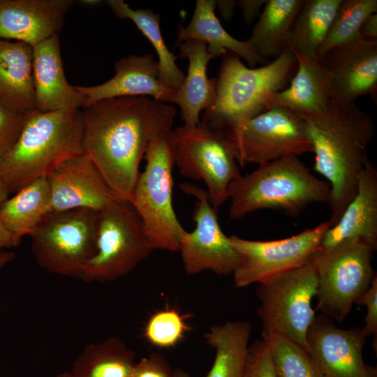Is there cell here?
<instances>
[{"label":"cell","mask_w":377,"mask_h":377,"mask_svg":"<svg viewBox=\"0 0 377 377\" xmlns=\"http://www.w3.org/2000/svg\"><path fill=\"white\" fill-rule=\"evenodd\" d=\"M82 109L83 153L114 193L130 202L148 145L172 130L175 108L148 96H121Z\"/></svg>","instance_id":"cell-1"},{"label":"cell","mask_w":377,"mask_h":377,"mask_svg":"<svg viewBox=\"0 0 377 377\" xmlns=\"http://www.w3.org/2000/svg\"><path fill=\"white\" fill-rule=\"evenodd\" d=\"M298 115L315 155L313 170L330 186L331 227L356 193L360 174L369 161L367 148L374 134V123L355 103L332 99L319 113Z\"/></svg>","instance_id":"cell-2"},{"label":"cell","mask_w":377,"mask_h":377,"mask_svg":"<svg viewBox=\"0 0 377 377\" xmlns=\"http://www.w3.org/2000/svg\"><path fill=\"white\" fill-rule=\"evenodd\" d=\"M80 109L25 114L20 135L0 163V178L9 193L46 176L56 166L83 153Z\"/></svg>","instance_id":"cell-3"},{"label":"cell","mask_w":377,"mask_h":377,"mask_svg":"<svg viewBox=\"0 0 377 377\" xmlns=\"http://www.w3.org/2000/svg\"><path fill=\"white\" fill-rule=\"evenodd\" d=\"M297 69L293 52L286 48L272 61L252 68L228 52L216 82V100L200 123L216 130L233 131L267 109L270 97L286 89Z\"/></svg>","instance_id":"cell-4"},{"label":"cell","mask_w":377,"mask_h":377,"mask_svg":"<svg viewBox=\"0 0 377 377\" xmlns=\"http://www.w3.org/2000/svg\"><path fill=\"white\" fill-rule=\"evenodd\" d=\"M228 188L229 216L237 220L260 209H279L297 215L309 205L327 202L330 186L313 175L298 157L258 165Z\"/></svg>","instance_id":"cell-5"},{"label":"cell","mask_w":377,"mask_h":377,"mask_svg":"<svg viewBox=\"0 0 377 377\" xmlns=\"http://www.w3.org/2000/svg\"><path fill=\"white\" fill-rule=\"evenodd\" d=\"M171 131L152 139L145 170L140 172L130 203L138 214L153 249L179 251L186 230L172 204L175 165Z\"/></svg>","instance_id":"cell-6"},{"label":"cell","mask_w":377,"mask_h":377,"mask_svg":"<svg viewBox=\"0 0 377 377\" xmlns=\"http://www.w3.org/2000/svg\"><path fill=\"white\" fill-rule=\"evenodd\" d=\"M376 250L360 239L318 249L310 257L317 276L316 309L342 322L376 277L371 260Z\"/></svg>","instance_id":"cell-7"},{"label":"cell","mask_w":377,"mask_h":377,"mask_svg":"<svg viewBox=\"0 0 377 377\" xmlns=\"http://www.w3.org/2000/svg\"><path fill=\"white\" fill-rule=\"evenodd\" d=\"M317 283L309 261L260 282L256 296L261 336L278 335L306 350V334L316 318L311 302Z\"/></svg>","instance_id":"cell-8"},{"label":"cell","mask_w":377,"mask_h":377,"mask_svg":"<svg viewBox=\"0 0 377 377\" xmlns=\"http://www.w3.org/2000/svg\"><path fill=\"white\" fill-rule=\"evenodd\" d=\"M154 251L132 205L122 200L98 212L96 251L80 276L85 282L124 276Z\"/></svg>","instance_id":"cell-9"},{"label":"cell","mask_w":377,"mask_h":377,"mask_svg":"<svg viewBox=\"0 0 377 377\" xmlns=\"http://www.w3.org/2000/svg\"><path fill=\"white\" fill-rule=\"evenodd\" d=\"M175 164L185 177L202 180L217 212L228 200V188L241 175L233 143L226 131L200 122L171 131Z\"/></svg>","instance_id":"cell-10"},{"label":"cell","mask_w":377,"mask_h":377,"mask_svg":"<svg viewBox=\"0 0 377 377\" xmlns=\"http://www.w3.org/2000/svg\"><path fill=\"white\" fill-rule=\"evenodd\" d=\"M98 213L77 208L48 214L30 236L37 263L52 274L80 278L96 251Z\"/></svg>","instance_id":"cell-11"},{"label":"cell","mask_w":377,"mask_h":377,"mask_svg":"<svg viewBox=\"0 0 377 377\" xmlns=\"http://www.w3.org/2000/svg\"><path fill=\"white\" fill-rule=\"evenodd\" d=\"M227 132L240 166L312 153L302 118L282 106H272Z\"/></svg>","instance_id":"cell-12"},{"label":"cell","mask_w":377,"mask_h":377,"mask_svg":"<svg viewBox=\"0 0 377 377\" xmlns=\"http://www.w3.org/2000/svg\"><path fill=\"white\" fill-rule=\"evenodd\" d=\"M328 221L293 236L277 240L256 241L229 237L239 256L232 274L235 288L247 287L308 263L319 249Z\"/></svg>","instance_id":"cell-13"},{"label":"cell","mask_w":377,"mask_h":377,"mask_svg":"<svg viewBox=\"0 0 377 377\" xmlns=\"http://www.w3.org/2000/svg\"><path fill=\"white\" fill-rule=\"evenodd\" d=\"M179 186L195 198L193 212L195 228L186 232L179 247L186 273L194 275L211 271L221 276L232 274L239 256L221 230L207 191L190 183H182Z\"/></svg>","instance_id":"cell-14"},{"label":"cell","mask_w":377,"mask_h":377,"mask_svg":"<svg viewBox=\"0 0 377 377\" xmlns=\"http://www.w3.org/2000/svg\"><path fill=\"white\" fill-rule=\"evenodd\" d=\"M366 341L362 328L342 329L320 315L307 332L306 350L322 377H377L363 359Z\"/></svg>","instance_id":"cell-15"},{"label":"cell","mask_w":377,"mask_h":377,"mask_svg":"<svg viewBox=\"0 0 377 377\" xmlns=\"http://www.w3.org/2000/svg\"><path fill=\"white\" fill-rule=\"evenodd\" d=\"M46 178L53 211L86 208L100 212L123 200L84 153L63 161Z\"/></svg>","instance_id":"cell-16"},{"label":"cell","mask_w":377,"mask_h":377,"mask_svg":"<svg viewBox=\"0 0 377 377\" xmlns=\"http://www.w3.org/2000/svg\"><path fill=\"white\" fill-rule=\"evenodd\" d=\"M320 61L329 74L332 100L353 103L363 95L376 97L377 40L360 38L330 50Z\"/></svg>","instance_id":"cell-17"},{"label":"cell","mask_w":377,"mask_h":377,"mask_svg":"<svg viewBox=\"0 0 377 377\" xmlns=\"http://www.w3.org/2000/svg\"><path fill=\"white\" fill-rule=\"evenodd\" d=\"M73 0H0V40L32 47L58 35Z\"/></svg>","instance_id":"cell-18"},{"label":"cell","mask_w":377,"mask_h":377,"mask_svg":"<svg viewBox=\"0 0 377 377\" xmlns=\"http://www.w3.org/2000/svg\"><path fill=\"white\" fill-rule=\"evenodd\" d=\"M114 71L111 79L101 84L76 86L86 98V106L121 96H148L163 103H173L176 91L158 80V61L151 54L123 57L115 64Z\"/></svg>","instance_id":"cell-19"},{"label":"cell","mask_w":377,"mask_h":377,"mask_svg":"<svg viewBox=\"0 0 377 377\" xmlns=\"http://www.w3.org/2000/svg\"><path fill=\"white\" fill-rule=\"evenodd\" d=\"M32 48L36 110L52 112L84 108V96L66 78L59 36L54 35Z\"/></svg>","instance_id":"cell-20"},{"label":"cell","mask_w":377,"mask_h":377,"mask_svg":"<svg viewBox=\"0 0 377 377\" xmlns=\"http://www.w3.org/2000/svg\"><path fill=\"white\" fill-rule=\"evenodd\" d=\"M360 239L377 249V169L370 161L362 171L357 189L339 221L324 232L319 249L349 239Z\"/></svg>","instance_id":"cell-21"},{"label":"cell","mask_w":377,"mask_h":377,"mask_svg":"<svg viewBox=\"0 0 377 377\" xmlns=\"http://www.w3.org/2000/svg\"><path fill=\"white\" fill-rule=\"evenodd\" d=\"M179 57L188 60V68L173 103L179 106L184 125L195 126L200 122L201 111L209 110L216 100V79L207 77V67L216 57L207 51L205 42L198 40L180 43Z\"/></svg>","instance_id":"cell-22"},{"label":"cell","mask_w":377,"mask_h":377,"mask_svg":"<svg viewBox=\"0 0 377 377\" xmlns=\"http://www.w3.org/2000/svg\"><path fill=\"white\" fill-rule=\"evenodd\" d=\"M293 54L297 69L290 85L270 97L267 109L279 105L301 115L319 113L332 101L328 72L321 61Z\"/></svg>","instance_id":"cell-23"},{"label":"cell","mask_w":377,"mask_h":377,"mask_svg":"<svg viewBox=\"0 0 377 377\" xmlns=\"http://www.w3.org/2000/svg\"><path fill=\"white\" fill-rule=\"evenodd\" d=\"M0 106L27 114L36 110L33 48L0 40Z\"/></svg>","instance_id":"cell-24"},{"label":"cell","mask_w":377,"mask_h":377,"mask_svg":"<svg viewBox=\"0 0 377 377\" xmlns=\"http://www.w3.org/2000/svg\"><path fill=\"white\" fill-rule=\"evenodd\" d=\"M216 1L197 0L193 17L186 27H182L177 43L186 40H198L207 44V51L216 57L228 50L243 58L251 67L265 64L263 59L253 50L248 40L242 41L232 36L221 24L215 15Z\"/></svg>","instance_id":"cell-25"},{"label":"cell","mask_w":377,"mask_h":377,"mask_svg":"<svg viewBox=\"0 0 377 377\" xmlns=\"http://www.w3.org/2000/svg\"><path fill=\"white\" fill-rule=\"evenodd\" d=\"M53 212L46 176L29 183L0 208V221L10 232L15 246L31 236L43 219Z\"/></svg>","instance_id":"cell-26"},{"label":"cell","mask_w":377,"mask_h":377,"mask_svg":"<svg viewBox=\"0 0 377 377\" xmlns=\"http://www.w3.org/2000/svg\"><path fill=\"white\" fill-rule=\"evenodd\" d=\"M251 330L247 321H227L209 328L205 339L215 357L206 377L242 376Z\"/></svg>","instance_id":"cell-27"},{"label":"cell","mask_w":377,"mask_h":377,"mask_svg":"<svg viewBox=\"0 0 377 377\" xmlns=\"http://www.w3.org/2000/svg\"><path fill=\"white\" fill-rule=\"evenodd\" d=\"M303 0H267L248 40L261 58L276 59L286 49L285 43Z\"/></svg>","instance_id":"cell-28"},{"label":"cell","mask_w":377,"mask_h":377,"mask_svg":"<svg viewBox=\"0 0 377 377\" xmlns=\"http://www.w3.org/2000/svg\"><path fill=\"white\" fill-rule=\"evenodd\" d=\"M341 0H307L297 15L286 40V48L317 59Z\"/></svg>","instance_id":"cell-29"},{"label":"cell","mask_w":377,"mask_h":377,"mask_svg":"<svg viewBox=\"0 0 377 377\" xmlns=\"http://www.w3.org/2000/svg\"><path fill=\"white\" fill-rule=\"evenodd\" d=\"M106 2L117 17L131 20L151 42L158 57V80L170 89H179L186 75L177 66V57L168 50L163 38L160 15L149 8L132 9L122 0Z\"/></svg>","instance_id":"cell-30"},{"label":"cell","mask_w":377,"mask_h":377,"mask_svg":"<svg viewBox=\"0 0 377 377\" xmlns=\"http://www.w3.org/2000/svg\"><path fill=\"white\" fill-rule=\"evenodd\" d=\"M135 353L117 337L86 346L73 362L75 377H129Z\"/></svg>","instance_id":"cell-31"},{"label":"cell","mask_w":377,"mask_h":377,"mask_svg":"<svg viewBox=\"0 0 377 377\" xmlns=\"http://www.w3.org/2000/svg\"><path fill=\"white\" fill-rule=\"evenodd\" d=\"M376 12V0H341L326 38L317 52V59L320 60L334 48L360 39L363 22Z\"/></svg>","instance_id":"cell-32"},{"label":"cell","mask_w":377,"mask_h":377,"mask_svg":"<svg viewBox=\"0 0 377 377\" xmlns=\"http://www.w3.org/2000/svg\"><path fill=\"white\" fill-rule=\"evenodd\" d=\"M277 377H322L306 350L278 335L261 336Z\"/></svg>","instance_id":"cell-33"},{"label":"cell","mask_w":377,"mask_h":377,"mask_svg":"<svg viewBox=\"0 0 377 377\" xmlns=\"http://www.w3.org/2000/svg\"><path fill=\"white\" fill-rule=\"evenodd\" d=\"M188 330L183 316L173 309L154 313L147 322L144 337L153 346L167 348L176 346Z\"/></svg>","instance_id":"cell-34"},{"label":"cell","mask_w":377,"mask_h":377,"mask_svg":"<svg viewBox=\"0 0 377 377\" xmlns=\"http://www.w3.org/2000/svg\"><path fill=\"white\" fill-rule=\"evenodd\" d=\"M242 377H277L264 339L256 340L249 346Z\"/></svg>","instance_id":"cell-35"},{"label":"cell","mask_w":377,"mask_h":377,"mask_svg":"<svg viewBox=\"0 0 377 377\" xmlns=\"http://www.w3.org/2000/svg\"><path fill=\"white\" fill-rule=\"evenodd\" d=\"M24 116L0 106V163L17 141Z\"/></svg>","instance_id":"cell-36"},{"label":"cell","mask_w":377,"mask_h":377,"mask_svg":"<svg viewBox=\"0 0 377 377\" xmlns=\"http://www.w3.org/2000/svg\"><path fill=\"white\" fill-rule=\"evenodd\" d=\"M172 372L161 355L153 353L135 362L129 377H172Z\"/></svg>","instance_id":"cell-37"},{"label":"cell","mask_w":377,"mask_h":377,"mask_svg":"<svg viewBox=\"0 0 377 377\" xmlns=\"http://www.w3.org/2000/svg\"><path fill=\"white\" fill-rule=\"evenodd\" d=\"M355 304H363L367 307L365 325L362 328L367 337L377 333V276L369 288L357 300Z\"/></svg>","instance_id":"cell-38"},{"label":"cell","mask_w":377,"mask_h":377,"mask_svg":"<svg viewBox=\"0 0 377 377\" xmlns=\"http://www.w3.org/2000/svg\"><path fill=\"white\" fill-rule=\"evenodd\" d=\"M267 0H239L237 1L242 10V16L246 24H251L259 14L261 7L265 5Z\"/></svg>","instance_id":"cell-39"},{"label":"cell","mask_w":377,"mask_h":377,"mask_svg":"<svg viewBox=\"0 0 377 377\" xmlns=\"http://www.w3.org/2000/svg\"><path fill=\"white\" fill-rule=\"evenodd\" d=\"M361 38L377 40V14L372 13L363 22L360 28Z\"/></svg>","instance_id":"cell-40"},{"label":"cell","mask_w":377,"mask_h":377,"mask_svg":"<svg viewBox=\"0 0 377 377\" xmlns=\"http://www.w3.org/2000/svg\"><path fill=\"white\" fill-rule=\"evenodd\" d=\"M236 6L237 1L234 0L216 1V8H218L221 17L226 22L232 19Z\"/></svg>","instance_id":"cell-41"},{"label":"cell","mask_w":377,"mask_h":377,"mask_svg":"<svg viewBox=\"0 0 377 377\" xmlns=\"http://www.w3.org/2000/svg\"><path fill=\"white\" fill-rule=\"evenodd\" d=\"M15 243L10 232L3 226L0 221V249L15 247Z\"/></svg>","instance_id":"cell-42"},{"label":"cell","mask_w":377,"mask_h":377,"mask_svg":"<svg viewBox=\"0 0 377 377\" xmlns=\"http://www.w3.org/2000/svg\"><path fill=\"white\" fill-rule=\"evenodd\" d=\"M14 258L15 253L13 252L0 249V269L12 261Z\"/></svg>","instance_id":"cell-43"},{"label":"cell","mask_w":377,"mask_h":377,"mask_svg":"<svg viewBox=\"0 0 377 377\" xmlns=\"http://www.w3.org/2000/svg\"><path fill=\"white\" fill-rule=\"evenodd\" d=\"M9 193L0 178V208L3 202L8 198Z\"/></svg>","instance_id":"cell-44"},{"label":"cell","mask_w":377,"mask_h":377,"mask_svg":"<svg viewBox=\"0 0 377 377\" xmlns=\"http://www.w3.org/2000/svg\"><path fill=\"white\" fill-rule=\"evenodd\" d=\"M172 377H191L190 375L180 369H176L173 372H172Z\"/></svg>","instance_id":"cell-45"},{"label":"cell","mask_w":377,"mask_h":377,"mask_svg":"<svg viewBox=\"0 0 377 377\" xmlns=\"http://www.w3.org/2000/svg\"><path fill=\"white\" fill-rule=\"evenodd\" d=\"M101 1L98 0H84L81 1V3L87 6H94L100 3Z\"/></svg>","instance_id":"cell-46"},{"label":"cell","mask_w":377,"mask_h":377,"mask_svg":"<svg viewBox=\"0 0 377 377\" xmlns=\"http://www.w3.org/2000/svg\"><path fill=\"white\" fill-rule=\"evenodd\" d=\"M56 377H75L71 371H64L58 374Z\"/></svg>","instance_id":"cell-47"}]
</instances>
